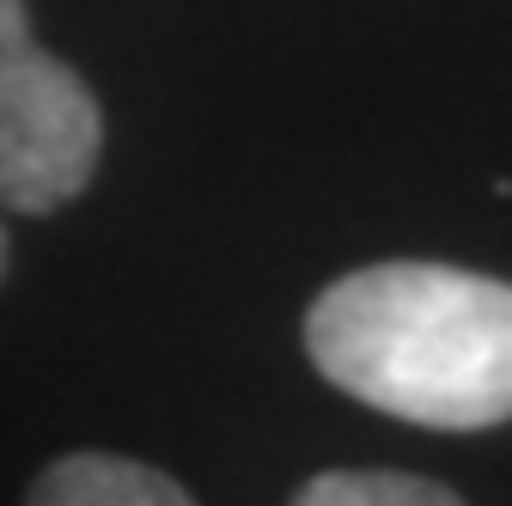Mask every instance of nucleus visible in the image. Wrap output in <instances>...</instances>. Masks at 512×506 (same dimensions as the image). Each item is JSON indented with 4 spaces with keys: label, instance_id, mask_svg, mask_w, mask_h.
<instances>
[{
    "label": "nucleus",
    "instance_id": "nucleus-1",
    "mask_svg": "<svg viewBox=\"0 0 512 506\" xmlns=\"http://www.w3.org/2000/svg\"><path fill=\"white\" fill-rule=\"evenodd\" d=\"M305 354L336 391L439 433L512 421V287L445 263H372L317 293Z\"/></svg>",
    "mask_w": 512,
    "mask_h": 506
},
{
    "label": "nucleus",
    "instance_id": "nucleus-2",
    "mask_svg": "<svg viewBox=\"0 0 512 506\" xmlns=\"http://www.w3.org/2000/svg\"><path fill=\"white\" fill-rule=\"evenodd\" d=\"M104 116L92 86L55 61L25 19V0H0V208L55 214L92 183Z\"/></svg>",
    "mask_w": 512,
    "mask_h": 506
},
{
    "label": "nucleus",
    "instance_id": "nucleus-3",
    "mask_svg": "<svg viewBox=\"0 0 512 506\" xmlns=\"http://www.w3.org/2000/svg\"><path fill=\"white\" fill-rule=\"evenodd\" d=\"M31 500L43 506H183L189 488L171 482L165 470H147L116 452H74L37 476Z\"/></svg>",
    "mask_w": 512,
    "mask_h": 506
},
{
    "label": "nucleus",
    "instance_id": "nucleus-4",
    "mask_svg": "<svg viewBox=\"0 0 512 506\" xmlns=\"http://www.w3.org/2000/svg\"><path fill=\"white\" fill-rule=\"evenodd\" d=\"M293 500L299 506H458V488L403 470H330L311 476Z\"/></svg>",
    "mask_w": 512,
    "mask_h": 506
},
{
    "label": "nucleus",
    "instance_id": "nucleus-5",
    "mask_svg": "<svg viewBox=\"0 0 512 506\" xmlns=\"http://www.w3.org/2000/svg\"><path fill=\"white\" fill-rule=\"evenodd\" d=\"M0 275H7V232H0Z\"/></svg>",
    "mask_w": 512,
    "mask_h": 506
}]
</instances>
